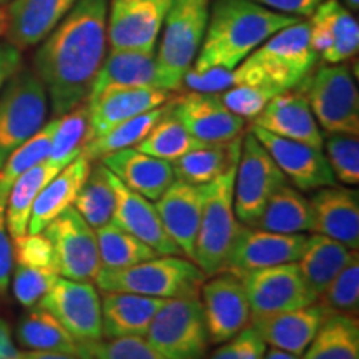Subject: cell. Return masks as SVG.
Segmentation results:
<instances>
[{
  "label": "cell",
  "instance_id": "1",
  "mask_svg": "<svg viewBox=\"0 0 359 359\" xmlns=\"http://www.w3.org/2000/svg\"><path fill=\"white\" fill-rule=\"evenodd\" d=\"M109 0H77L42 40L34 72L43 83L53 118L88 100L105 58Z\"/></svg>",
  "mask_w": 359,
  "mask_h": 359
},
{
  "label": "cell",
  "instance_id": "2",
  "mask_svg": "<svg viewBox=\"0 0 359 359\" xmlns=\"http://www.w3.org/2000/svg\"><path fill=\"white\" fill-rule=\"evenodd\" d=\"M298 17L266 8L253 0H215L203 43L191 69H236L263 42Z\"/></svg>",
  "mask_w": 359,
  "mask_h": 359
},
{
  "label": "cell",
  "instance_id": "3",
  "mask_svg": "<svg viewBox=\"0 0 359 359\" xmlns=\"http://www.w3.org/2000/svg\"><path fill=\"white\" fill-rule=\"evenodd\" d=\"M309 39V20H298L273 34L236 67L241 85L259 83L280 92L303 83L318 62Z\"/></svg>",
  "mask_w": 359,
  "mask_h": 359
},
{
  "label": "cell",
  "instance_id": "4",
  "mask_svg": "<svg viewBox=\"0 0 359 359\" xmlns=\"http://www.w3.org/2000/svg\"><path fill=\"white\" fill-rule=\"evenodd\" d=\"M205 273L191 259L158 257L123 269H100L95 285L102 291H118L151 298H200Z\"/></svg>",
  "mask_w": 359,
  "mask_h": 359
},
{
  "label": "cell",
  "instance_id": "5",
  "mask_svg": "<svg viewBox=\"0 0 359 359\" xmlns=\"http://www.w3.org/2000/svg\"><path fill=\"white\" fill-rule=\"evenodd\" d=\"M210 0H173L163 22V37L155 55L158 88L175 92L195 64L206 24Z\"/></svg>",
  "mask_w": 359,
  "mask_h": 359
},
{
  "label": "cell",
  "instance_id": "6",
  "mask_svg": "<svg viewBox=\"0 0 359 359\" xmlns=\"http://www.w3.org/2000/svg\"><path fill=\"white\" fill-rule=\"evenodd\" d=\"M236 165L205 185L203 210L191 262L205 273L206 278L224 271L233 241L241 228L233 203Z\"/></svg>",
  "mask_w": 359,
  "mask_h": 359
},
{
  "label": "cell",
  "instance_id": "7",
  "mask_svg": "<svg viewBox=\"0 0 359 359\" xmlns=\"http://www.w3.org/2000/svg\"><path fill=\"white\" fill-rule=\"evenodd\" d=\"M48 97L34 70L17 72L0 90V167L47 122Z\"/></svg>",
  "mask_w": 359,
  "mask_h": 359
},
{
  "label": "cell",
  "instance_id": "8",
  "mask_svg": "<svg viewBox=\"0 0 359 359\" xmlns=\"http://www.w3.org/2000/svg\"><path fill=\"white\" fill-rule=\"evenodd\" d=\"M145 339L168 359H203L210 338L200 298L167 299L148 326Z\"/></svg>",
  "mask_w": 359,
  "mask_h": 359
},
{
  "label": "cell",
  "instance_id": "9",
  "mask_svg": "<svg viewBox=\"0 0 359 359\" xmlns=\"http://www.w3.org/2000/svg\"><path fill=\"white\" fill-rule=\"evenodd\" d=\"M304 82L309 109L326 133H359L358 87L346 65H323Z\"/></svg>",
  "mask_w": 359,
  "mask_h": 359
},
{
  "label": "cell",
  "instance_id": "10",
  "mask_svg": "<svg viewBox=\"0 0 359 359\" xmlns=\"http://www.w3.org/2000/svg\"><path fill=\"white\" fill-rule=\"evenodd\" d=\"M286 182L285 175L278 168L253 133L248 132L241 142V154L235 173V215L245 226H253L266 206L268 200Z\"/></svg>",
  "mask_w": 359,
  "mask_h": 359
},
{
  "label": "cell",
  "instance_id": "11",
  "mask_svg": "<svg viewBox=\"0 0 359 359\" xmlns=\"http://www.w3.org/2000/svg\"><path fill=\"white\" fill-rule=\"evenodd\" d=\"M42 233L55 253L58 275L67 280L95 283L102 269L97 235L74 206L58 215Z\"/></svg>",
  "mask_w": 359,
  "mask_h": 359
},
{
  "label": "cell",
  "instance_id": "12",
  "mask_svg": "<svg viewBox=\"0 0 359 359\" xmlns=\"http://www.w3.org/2000/svg\"><path fill=\"white\" fill-rule=\"evenodd\" d=\"M39 306L53 314L79 344L103 338L100 294L93 283L58 276Z\"/></svg>",
  "mask_w": 359,
  "mask_h": 359
},
{
  "label": "cell",
  "instance_id": "13",
  "mask_svg": "<svg viewBox=\"0 0 359 359\" xmlns=\"http://www.w3.org/2000/svg\"><path fill=\"white\" fill-rule=\"evenodd\" d=\"M107 42L115 50L155 52L173 0H110Z\"/></svg>",
  "mask_w": 359,
  "mask_h": 359
},
{
  "label": "cell",
  "instance_id": "14",
  "mask_svg": "<svg viewBox=\"0 0 359 359\" xmlns=\"http://www.w3.org/2000/svg\"><path fill=\"white\" fill-rule=\"evenodd\" d=\"M210 343L222 344L250 326L251 308L243 283L231 273L205 280L200 290Z\"/></svg>",
  "mask_w": 359,
  "mask_h": 359
},
{
  "label": "cell",
  "instance_id": "15",
  "mask_svg": "<svg viewBox=\"0 0 359 359\" xmlns=\"http://www.w3.org/2000/svg\"><path fill=\"white\" fill-rule=\"evenodd\" d=\"M308 236L304 233H273L241 224L233 241L224 271L235 276L257 269L294 263L302 257Z\"/></svg>",
  "mask_w": 359,
  "mask_h": 359
},
{
  "label": "cell",
  "instance_id": "16",
  "mask_svg": "<svg viewBox=\"0 0 359 359\" xmlns=\"http://www.w3.org/2000/svg\"><path fill=\"white\" fill-rule=\"evenodd\" d=\"M250 132L266 148L269 156L275 160L278 168L285 175L286 182H290L296 190L309 191L338 183L331 172L326 155L320 148L278 137L257 125H251Z\"/></svg>",
  "mask_w": 359,
  "mask_h": 359
},
{
  "label": "cell",
  "instance_id": "17",
  "mask_svg": "<svg viewBox=\"0 0 359 359\" xmlns=\"http://www.w3.org/2000/svg\"><path fill=\"white\" fill-rule=\"evenodd\" d=\"M238 278L243 283L251 313L288 311L316 302L296 262L257 269Z\"/></svg>",
  "mask_w": 359,
  "mask_h": 359
},
{
  "label": "cell",
  "instance_id": "18",
  "mask_svg": "<svg viewBox=\"0 0 359 359\" xmlns=\"http://www.w3.org/2000/svg\"><path fill=\"white\" fill-rule=\"evenodd\" d=\"M172 111L183 127L203 143L235 140L245 128V118L231 114L218 93H187L172 100Z\"/></svg>",
  "mask_w": 359,
  "mask_h": 359
},
{
  "label": "cell",
  "instance_id": "19",
  "mask_svg": "<svg viewBox=\"0 0 359 359\" xmlns=\"http://www.w3.org/2000/svg\"><path fill=\"white\" fill-rule=\"evenodd\" d=\"M326 311L320 303L275 313H251L250 326L266 346L302 356L320 330Z\"/></svg>",
  "mask_w": 359,
  "mask_h": 359
},
{
  "label": "cell",
  "instance_id": "20",
  "mask_svg": "<svg viewBox=\"0 0 359 359\" xmlns=\"http://www.w3.org/2000/svg\"><path fill=\"white\" fill-rule=\"evenodd\" d=\"M172 100V92L161 88H110L87 100L88 140L102 137L116 125L132 120Z\"/></svg>",
  "mask_w": 359,
  "mask_h": 359
},
{
  "label": "cell",
  "instance_id": "21",
  "mask_svg": "<svg viewBox=\"0 0 359 359\" xmlns=\"http://www.w3.org/2000/svg\"><path fill=\"white\" fill-rule=\"evenodd\" d=\"M203 198L205 185H191L182 180H173L172 185L154 203L165 231L188 259L193 258Z\"/></svg>",
  "mask_w": 359,
  "mask_h": 359
},
{
  "label": "cell",
  "instance_id": "22",
  "mask_svg": "<svg viewBox=\"0 0 359 359\" xmlns=\"http://www.w3.org/2000/svg\"><path fill=\"white\" fill-rule=\"evenodd\" d=\"M313 228L318 235L358 250L359 246V193L343 187H325L314 190L308 198Z\"/></svg>",
  "mask_w": 359,
  "mask_h": 359
},
{
  "label": "cell",
  "instance_id": "23",
  "mask_svg": "<svg viewBox=\"0 0 359 359\" xmlns=\"http://www.w3.org/2000/svg\"><path fill=\"white\" fill-rule=\"evenodd\" d=\"M111 183H114L116 196L111 222L123 228L125 231L132 233L133 236H137L143 243L154 248L158 255L180 257L182 251L165 231L155 205L145 196L138 195V193L125 187L114 173H111Z\"/></svg>",
  "mask_w": 359,
  "mask_h": 359
},
{
  "label": "cell",
  "instance_id": "24",
  "mask_svg": "<svg viewBox=\"0 0 359 359\" xmlns=\"http://www.w3.org/2000/svg\"><path fill=\"white\" fill-rule=\"evenodd\" d=\"M253 125L278 137L323 150L325 137L303 92L286 90L278 93L259 111V115L255 116Z\"/></svg>",
  "mask_w": 359,
  "mask_h": 359
},
{
  "label": "cell",
  "instance_id": "25",
  "mask_svg": "<svg viewBox=\"0 0 359 359\" xmlns=\"http://www.w3.org/2000/svg\"><path fill=\"white\" fill-rule=\"evenodd\" d=\"M75 4L77 0H12L6 11L7 42L19 50L35 47Z\"/></svg>",
  "mask_w": 359,
  "mask_h": 359
},
{
  "label": "cell",
  "instance_id": "26",
  "mask_svg": "<svg viewBox=\"0 0 359 359\" xmlns=\"http://www.w3.org/2000/svg\"><path fill=\"white\" fill-rule=\"evenodd\" d=\"M100 161L125 187L150 201L158 200L175 180L170 161L143 154L135 147L103 156Z\"/></svg>",
  "mask_w": 359,
  "mask_h": 359
},
{
  "label": "cell",
  "instance_id": "27",
  "mask_svg": "<svg viewBox=\"0 0 359 359\" xmlns=\"http://www.w3.org/2000/svg\"><path fill=\"white\" fill-rule=\"evenodd\" d=\"M165 302L167 299L151 296L103 291V298H100L103 338L145 336Z\"/></svg>",
  "mask_w": 359,
  "mask_h": 359
},
{
  "label": "cell",
  "instance_id": "28",
  "mask_svg": "<svg viewBox=\"0 0 359 359\" xmlns=\"http://www.w3.org/2000/svg\"><path fill=\"white\" fill-rule=\"evenodd\" d=\"M90 168H92V161L80 155L42 188L30 212L27 233H42L45 226L52 223L58 215L74 206L80 188L88 177Z\"/></svg>",
  "mask_w": 359,
  "mask_h": 359
},
{
  "label": "cell",
  "instance_id": "29",
  "mask_svg": "<svg viewBox=\"0 0 359 359\" xmlns=\"http://www.w3.org/2000/svg\"><path fill=\"white\" fill-rule=\"evenodd\" d=\"M158 88L155 52L115 50L103 58L88 98L110 88Z\"/></svg>",
  "mask_w": 359,
  "mask_h": 359
},
{
  "label": "cell",
  "instance_id": "30",
  "mask_svg": "<svg viewBox=\"0 0 359 359\" xmlns=\"http://www.w3.org/2000/svg\"><path fill=\"white\" fill-rule=\"evenodd\" d=\"M354 251L358 250L348 248L346 245L325 235L314 233L313 236H308L306 246L296 264L314 299L320 298L333 278L346 266Z\"/></svg>",
  "mask_w": 359,
  "mask_h": 359
},
{
  "label": "cell",
  "instance_id": "31",
  "mask_svg": "<svg viewBox=\"0 0 359 359\" xmlns=\"http://www.w3.org/2000/svg\"><path fill=\"white\" fill-rule=\"evenodd\" d=\"M241 142L243 137L240 135L235 140L205 143L203 147L188 151L172 163L175 180H182L191 185H206L213 182L238 163Z\"/></svg>",
  "mask_w": 359,
  "mask_h": 359
},
{
  "label": "cell",
  "instance_id": "32",
  "mask_svg": "<svg viewBox=\"0 0 359 359\" xmlns=\"http://www.w3.org/2000/svg\"><path fill=\"white\" fill-rule=\"evenodd\" d=\"M15 339L29 351L65 353L80 358L79 343L69 331L55 320V316L39 304L22 314L15 326Z\"/></svg>",
  "mask_w": 359,
  "mask_h": 359
},
{
  "label": "cell",
  "instance_id": "33",
  "mask_svg": "<svg viewBox=\"0 0 359 359\" xmlns=\"http://www.w3.org/2000/svg\"><path fill=\"white\" fill-rule=\"evenodd\" d=\"M309 22L321 27L330 39V48L321 55L323 60L327 64H343L356 55L359 48L358 20L338 0H325L320 4Z\"/></svg>",
  "mask_w": 359,
  "mask_h": 359
},
{
  "label": "cell",
  "instance_id": "34",
  "mask_svg": "<svg viewBox=\"0 0 359 359\" xmlns=\"http://www.w3.org/2000/svg\"><path fill=\"white\" fill-rule=\"evenodd\" d=\"M253 228L285 235L311 231L313 217L308 198H304L302 191L294 187L285 183L268 200Z\"/></svg>",
  "mask_w": 359,
  "mask_h": 359
},
{
  "label": "cell",
  "instance_id": "35",
  "mask_svg": "<svg viewBox=\"0 0 359 359\" xmlns=\"http://www.w3.org/2000/svg\"><path fill=\"white\" fill-rule=\"evenodd\" d=\"M302 359H359V323L351 314H326Z\"/></svg>",
  "mask_w": 359,
  "mask_h": 359
},
{
  "label": "cell",
  "instance_id": "36",
  "mask_svg": "<svg viewBox=\"0 0 359 359\" xmlns=\"http://www.w3.org/2000/svg\"><path fill=\"white\" fill-rule=\"evenodd\" d=\"M58 172L52 167H48L47 161H42V163L30 168L29 172H25L13 183L6 205V228L12 240L27 235L30 212H32L35 200H37L42 188Z\"/></svg>",
  "mask_w": 359,
  "mask_h": 359
},
{
  "label": "cell",
  "instance_id": "37",
  "mask_svg": "<svg viewBox=\"0 0 359 359\" xmlns=\"http://www.w3.org/2000/svg\"><path fill=\"white\" fill-rule=\"evenodd\" d=\"M55 127L57 118H52L50 122H45L43 127L25 143H22L15 151H12L11 156L0 167V222L6 223L7 196L11 193L13 183L25 172L34 168L35 165L47 160Z\"/></svg>",
  "mask_w": 359,
  "mask_h": 359
},
{
  "label": "cell",
  "instance_id": "38",
  "mask_svg": "<svg viewBox=\"0 0 359 359\" xmlns=\"http://www.w3.org/2000/svg\"><path fill=\"white\" fill-rule=\"evenodd\" d=\"M170 103L172 102H167V105L156 107L154 110L133 116L132 120L116 125L115 128H111L110 132L102 135V137L88 140L82 150V156L93 163V161L102 160L103 156L115 154V151L123 150V148L137 147L147 137L148 132L155 127V123L158 122L161 116L167 114Z\"/></svg>",
  "mask_w": 359,
  "mask_h": 359
},
{
  "label": "cell",
  "instance_id": "39",
  "mask_svg": "<svg viewBox=\"0 0 359 359\" xmlns=\"http://www.w3.org/2000/svg\"><path fill=\"white\" fill-rule=\"evenodd\" d=\"M115 190L109 168L98 161L90 168L85 183L80 188L74 208L93 230L111 222L115 210Z\"/></svg>",
  "mask_w": 359,
  "mask_h": 359
},
{
  "label": "cell",
  "instance_id": "40",
  "mask_svg": "<svg viewBox=\"0 0 359 359\" xmlns=\"http://www.w3.org/2000/svg\"><path fill=\"white\" fill-rule=\"evenodd\" d=\"M95 235L102 269H123L158 257L154 248L114 222L97 228Z\"/></svg>",
  "mask_w": 359,
  "mask_h": 359
},
{
  "label": "cell",
  "instance_id": "41",
  "mask_svg": "<svg viewBox=\"0 0 359 359\" xmlns=\"http://www.w3.org/2000/svg\"><path fill=\"white\" fill-rule=\"evenodd\" d=\"M88 142V107L87 102L57 116V127L53 132L47 165L55 172L64 170L75 158L82 155L85 143Z\"/></svg>",
  "mask_w": 359,
  "mask_h": 359
},
{
  "label": "cell",
  "instance_id": "42",
  "mask_svg": "<svg viewBox=\"0 0 359 359\" xmlns=\"http://www.w3.org/2000/svg\"><path fill=\"white\" fill-rule=\"evenodd\" d=\"M203 145L205 143L193 137L173 115L172 103H170L167 114L161 116L158 122L155 123V127L135 148L143 151V154L155 156V158L173 163L180 156L187 155L188 151Z\"/></svg>",
  "mask_w": 359,
  "mask_h": 359
},
{
  "label": "cell",
  "instance_id": "43",
  "mask_svg": "<svg viewBox=\"0 0 359 359\" xmlns=\"http://www.w3.org/2000/svg\"><path fill=\"white\" fill-rule=\"evenodd\" d=\"M318 303L325 308L326 314H351L358 316L359 311V257L354 251L351 259L333 278V281L323 291Z\"/></svg>",
  "mask_w": 359,
  "mask_h": 359
},
{
  "label": "cell",
  "instance_id": "44",
  "mask_svg": "<svg viewBox=\"0 0 359 359\" xmlns=\"http://www.w3.org/2000/svg\"><path fill=\"white\" fill-rule=\"evenodd\" d=\"M79 346L80 359H168L156 351L145 336L102 338Z\"/></svg>",
  "mask_w": 359,
  "mask_h": 359
},
{
  "label": "cell",
  "instance_id": "45",
  "mask_svg": "<svg viewBox=\"0 0 359 359\" xmlns=\"http://www.w3.org/2000/svg\"><path fill=\"white\" fill-rule=\"evenodd\" d=\"M326 158L336 182L354 187L359 183V140L358 135L327 133Z\"/></svg>",
  "mask_w": 359,
  "mask_h": 359
},
{
  "label": "cell",
  "instance_id": "46",
  "mask_svg": "<svg viewBox=\"0 0 359 359\" xmlns=\"http://www.w3.org/2000/svg\"><path fill=\"white\" fill-rule=\"evenodd\" d=\"M57 280L58 273L52 269L30 268L13 263L11 276L13 298L24 308H32L52 290Z\"/></svg>",
  "mask_w": 359,
  "mask_h": 359
},
{
  "label": "cell",
  "instance_id": "47",
  "mask_svg": "<svg viewBox=\"0 0 359 359\" xmlns=\"http://www.w3.org/2000/svg\"><path fill=\"white\" fill-rule=\"evenodd\" d=\"M278 93H281L280 90L275 87H269V85H259V83H245V85H236L228 90L222 92L219 100L223 102V105L226 107L231 114H235L241 118H255L259 115L264 107L268 105V102L273 97H276Z\"/></svg>",
  "mask_w": 359,
  "mask_h": 359
},
{
  "label": "cell",
  "instance_id": "48",
  "mask_svg": "<svg viewBox=\"0 0 359 359\" xmlns=\"http://www.w3.org/2000/svg\"><path fill=\"white\" fill-rule=\"evenodd\" d=\"M12 250L15 264L57 271L55 253L43 233H27L24 236L15 238L12 240Z\"/></svg>",
  "mask_w": 359,
  "mask_h": 359
},
{
  "label": "cell",
  "instance_id": "49",
  "mask_svg": "<svg viewBox=\"0 0 359 359\" xmlns=\"http://www.w3.org/2000/svg\"><path fill=\"white\" fill-rule=\"evenodd\" d=\"M183 83L191 92L222 93L224 90L241 85V77L236 69H223V67H212L205 70L190 69L183 77Z\"/></svg>",
  "mask_w": 359,
  "mask_h": 359
},
{
  "label": "cell",
  "instance_id": "50",
  "mask_svg": "<svg viewBox=\"0 0 359 359\" xmlns=\"http://www.w3.org/2000/svg\"><path fill=\"white\" fill-rule=\"evenodd\" d=\"M266 343L251 326L224 341L208 359H263Z\"/></svg>",
  "mask_w": 359,
  "mask_h": 359
},
{
  "label": "cell",
  "instance_id": "51",
  "mask_svg": "<svg viewBox=\"0 0 359 359\" xmlns=\"http://www.w3.org/2000/svg\"><path fill=\"white\" fill-rule=\"evenodd\" d=\"M253 2L266 8H271L275 12L302 19V17H311L316 7L325 2V0H253Z\"/></svg>",
  "mask_w": 359,
  "mask_h": 359
},
{
  "label": "cell",
  "instance_id": "52",
  "mask_svg": "<svg viewBox=\"0 0 359 359\" xmlns=\"http://www.w3.org/2000/svg\"><path fill=\"white\" fill-rule=\"evenodd\" d=\"M22 69V50L7 40H0V90Z\"/></svg>",
  "mask_w": 359,
  "mask_h": 359
},
{
  "label": "cell",
  "instance_id": "53",
  "mask_svg": "<svg viewBox=\"0 0 359 359\" xmlns=\"http://www.w3.org/2000/svg\"><path fill=\"white\" fill-rule=\"evenodd\" d=\"M13 268L12 238L8 236L6 223L0 222V294H4L11 285Z\"/></svg>",
  "mask_w": 359,
  "mask_h": 359
},
{
  "label": "cell",
  "instance_id": "54",
  "mask_svg": "<svg viewBox=\"0 0 359 359\" xmlns=\"http://www.w3.org/2000/svg\"><path fill=\"white\" fill-rule=\"evenodd\" d=\"M0 359H20L8 323L0 316Z\"/></svg>",
  "mask_w": 359,
  "mask_h": 359
},
{
  "label": "cell",
  "instance_id": "55",
  "mask_svg": "<svg viewBox=\"0 0 359 359\" xmlns=\"http://www.w3.org/2000/svg\"><path fill=\"white\" fill-rule=\"evenodd\" d=\"M20 359H80L77 356L65 353H53V351H20Z\"/></svg>",
  "mask_w": 359,
  "mask_h": 359
},
{
  "label": "cell",
  "instance_id": "56",
  "mask_svg": "<svg viewBox=\"0 0 359 359\" xmlns=\"http://www.w3.org/2000/svg\"><path fill=\"white\" fill-rule=\"evenodd\" d=\"M263 359H302V358L296 356V354L281 351V349H276V348H269V349L266 348V351L263 354Z\"/></svg>",
  "mask_w": 359,
  "mask_h": 359
},
{
  "label": "cell",
  "instance_id": "57",
  "mask_svg": "<svg viewBox=\"0 0 359 359\" xmlns=\"http://www.w3.org/2000/svg\"><path fill=\"white\" fill-rule=\"evenodd\" d=\"M6 24H7V17H6V11L0 7V35L6 34Z\"/></svg>",
  "mask_w": 359,
  "mask_h": 359
},
{
  "label": "cell",
  "instance_id": "58",
  "mask_svg": "<svg viewBox=\"0 0 359 359\" xmlns=\"http://www.w3.org/2000/svg\"><path fill=\"white\" fill-rule=\"evenodd\" d=\"M346 4H348L349 11L358 12V8H359V0H346Z\"/></svg>",
  "mask_w": 359,
  "mask_h": 359
},
{
  "label": "cell",
  "instance_id": "59",
  "mask_svg": "<svg viewBox=\"0 0 359 359\" xmlns=\"http://www.w3.org/2000/svg\"><path fill=\"white\" fill-rule=\"evenodd\" d=\"M12 0H0V7L2 6H8V4H11Z\"/></svg>",
  "mask_w": 359,
  "mask_h": 359
}]
</instances>
